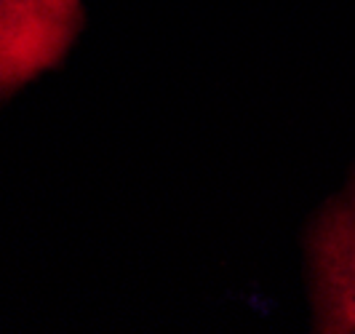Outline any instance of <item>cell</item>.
Instances as JSON below:
<instances>
[{
  "label": "cell",
  "instance_id": "1",
  "mask_svg": "<svg viewBox=\"0 0 355 334\" xmlns=\"http://www.w3.org/2000/svg\"><path fill=\"white\" fill-rule=\"evenodd\" d=\"M80 27V0H0V97L59 65Z\"/></svg>",
  "mask_w": 355,
  "mask_h": 334
},
{
  "label": "cell",
  "instance_id": "2",
  "mask_svg": "<svg viewBox=\"0 0 355 334\" xmlns=\"http://www.w3.org/2000/svg\"><path fill=\"white\" fill-rule=\"evenodd\" d=\"M315 329L355 332V187L320 214L310 235Z\"/></svg>",
  "mask_w": 355,
  "mask_h": 334
}]
</instances>
